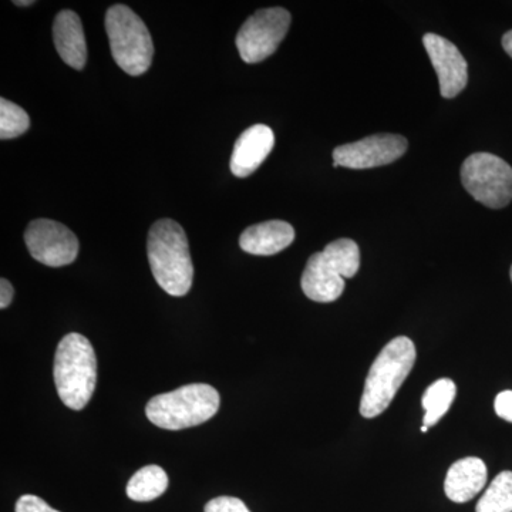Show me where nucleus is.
Wrapping results in <instances>:
<instances>
[{"label": "nucleus", "mask_w": 512, "mask_h": 512, "mask_svg": "<svg viewBox=\"0 0 512 512\" xmlns=\"http://www.w3.org/2000/svg\"><path fill=\"white\" fill-rule=\"evenodd\" d=\"M147 255L154 279L168 295L184 296L190 292L194 266L187 235L178 222H154L148 232Z\"/></svg>", "instance_id": "f257e3e1"}, {"label": "nucleus", "mask_w": 512, "mask_h": 512, "mask_svg": "<svg viewBox=\"0 0 512 512\" xmlns=\"http://www.w3.org/2000/svg\"><path fill=\"white\" fill-rule=\"evenodd\" d=\"M416 359V346L406 336L394 338L384 346L370 367L360 400V414L365 419H375L390 406Z\"/></svg>", "instance_id": "f03ea898"}, {"label": "nucleus", "mask_w": 512, "mask_h": 512, "mask_svg": "<svg viewBox=\"0 0 512 512\" xmlns=\"http://www.w3.org/2000/svg\"><path fill=\"white\" fill-rule=\"evenodd\" d=\"M53 376L64 406L83 410L97 384V359L90 340L80 333L64 336L57 346Z\"/></svg>", "instance_id": "7ed1b4c3"}, {"label": "nucleus", "mask_w": 512, "mask_h": 512, "mask_svg": "<svg viewBox=\"0 0 512 512\" xmlns=\"http://www.w3.org/2000/svg\"><path fill=\"white\" fill-rule=\"evenodd\" d=\"M359 268L360 249L353 239L330 242L309 258L301 279L302 291L311 301L335 302L345 291V279L353 278Z\"/></svg>", "instance_id": "20e7f679"}, {"label": "nucleus", "mask_w": 512, "mask_h": 512, "mask_svg": "<svg viewBox=\"0 0 512 512\" xmlns=\"http://www.w3.org/2000/svg\"><path fill=\"white\" fill-rule=\"evenodd\" d=\"M220 404V393L210 384H187L153 397L147 403L146 416L160 429L184 430L211 420Z\"/></svg>", "instance_id": "39448f33"}, {"label": "nucleus", "mask_w": 512, "mask_h": 512, "mask_svg": "<svg viewBox=\"0 0 512 512\" xmlns=\"http://www.w3.org/2000/svg\"><path fill=\"white\" fill-rule=\"evenodd\" d=\"M106 32L117 66L130 76L150 69L154 43L143 19L128 6L114 5L106 13Z\"/></svg>", "instance_id": "423d86ee"}, {"label": "nucleus", "mask_w": 512, "mask_h": 512, "mask_svg": "<svg viewBox=\"0 0 512 512\" xmlns=\"http://www.w3.org/2000/svg\"><path fill=\"white\" fill-rule=\"evenodd\" d=\"M461 183L474 200L493 210L512 201V167L494 154H471L461 165Z\"/></svg>", "instance_id": "0eeeda50"}, {"label": "nucleus", "mask_w": 512, "mask_h": 512, "mask_svg": "<svg viewBox=\"0 0 512 512\" xmlns=\"http://www.w3.org/2000/svg\"><path fill=\"white\" fill-rule=\"evenodd\" d=\"M291 22V13L284 8L258 10L239 29L237 47L241 59L254 64L274 55Z\"/></svg>", "instance_id": "6e6552de"}, {"label": "nucleus", "mask_w": 512, "mask_h": 512, "mask_svg": "<svg viewBox=\"0 0 512 512\" xmlns=\"http://www.w3.org/2000/svg\"><path fill=\"white\" fill-rule=\"evenodd\" d=\"M26 247L37 262L52 268L73 264L79 255V239L66 225L52 220L30 222Z\"/></svg>", "instance_id": "1a4fd4ad"}, {"label": "nucleus", "mask_w": 512, "mask_h": 512, "mask_svg": "<svg viewBox=\"0 0 512 512\" xmlns=\"http://www.w3.org/2000/svg\"><path fill=\"white\" fill-rule=\"evenodd\" d=\"M406 138L399 134H375L335 148L333 160L335 167L352 168V170H367V168L382 167L392 164L406 154Z\"/></svg>", "instance_id": "9d476101"}, {"label": "nucleus", "mask_w": 512, "mask_h": 512, "mask_svg": "<svg viewBox=\"0 0 512 512\" xmlns=\"http://www.w3.org/2000/svg\"><path fill=\"white\" fill-rule=\"evenodd\" d=\"M423 43L439 77L441 96L444 99H454L467 86L466 59L454 43L434 33L424 35Z\"/></svg>", "instance_id": "9b49d317"}, {"label": "nucleus", "mask_w": 512, "mask_h": 512, "mask_svg": "<svg viewBox=\"0 0 512 512\" xmlns=\"http://www.w3.org/2000/svg\"><path fill=\"white\" fill-rule=\"evenodd\" d=\"M275 146L274 131L265 124L247 128L235 143L231 157V171L235 177L245 178L255 173Z\"/></svg>", "instance_id": "f8f14e48"}, {"label": "nucleus", "mask_w": 512, "mask_h": 512, "mask_svg": "<svg viewBox=\"0 0 512 512\" xmlns=\"http://www.w3.org/2000/svg\"><path fill=\"white\" fill-rule=\"evenodd\" d=\"M487 466L481 458L467 457L458 460L448 470L444 491L448 500L463 504L473 500L487 484Z\"/></svg>", "instance_id": "ddd939ff"}, {"label": "nucleus", "mask_w": 512, "mask_h": 512, "mask_svg": "<svg viewBox=\"0 0 512 512\" xmlns=\"http://www.w3.org/2000/svg\"><path fill=\"white\" fill-rule=\"evenodd\" d=\"M295 229L285 221H266L245 229L239 238V247L251 255L279 254L292 244Z\"/></svg>", "instance_id": "4468645a"}, {"label": "nucleus", "mask_w": 512, "mask_h": 512, "mask_svg": "<svg viewBox=\"0 0 512 512\" xmlns=\"http://www.w3.org/2000/svg\"><path fill=\"white\" fill-rule=\"evenodd\" d=\"M57 53L67 66L82 70L87 62V45L82 20L73 10H62L53 25Z\"/></svg>", "instance_id": "2eb2a0df"}, {"label": "nucleus", "mask_w": 512, "mask_h": 512, "mask_svg": "<svg viewBox=\"0 0 512 512\" xmlns=\"http://www.w3.org/2000/svg\"><path fill=\"white\" fill-rule=\"evenodd\" d=\"M168 476L160 466H147L138 470L127 484V495L137 503L157 500L167 491Z\"/></svg>", "instance_id": "dca6fc26"}, {"label": "nucleus", "mask_w": 512, "mask_h": 512, "mask_svg": "<svg viewBox=\"0 0 512 512\" xmlns=\"http://www.w3.org/2000/svg\"><path fill=\"white\" fill-rule=\"evenodd\" d=\"M456 394V383L451 379H440L431 384L421 399L424 412H426L423 419L424 426H436L441 417L450 410L451 404L456 399Z\"/></svg>", "instance_id": "f3484780"}, {"label": "nucleus", "mask_w": 512, "mask_h": 512, "mask_svg": "<svg viewBox=\"0 0 512 512\" xmlns=\"http://www.w3.org/2000/svg\"><path fill=\"white\" fill-rule=\"evenodd\" d=\"M476 512H512V471H503L488 485Z\"/></svg>", "instance_id": "a211bd4d"}, {"label": "nucleus", "mask_w": 512, "mask_h": 512, "mask_svg": "<svg viewBox=\"0 0 512 512\" xmlns=\"http://www.w3.org/2000/svg\"><path fill=\"white\" fill-rule=\"evenodd\" d=\"M30 127L28 113L3 97L0 100V138L10 140L25 134Z\"/></svg>", "instance_id": "6ab92c4d"}, {"label": "nucleus", "mask_w": 512, "mask_h": 512, "mask_svg": "<svg viewBox=\"0 0 512 512\" xmlns=\"http://www.w3.org/2000/svg\"><path fill=\"white\" fill-rule=\"evenodd\" d=\"M204 512H251L244 501L235 497H217L207 503Z\"/></svg>", "instance_id": "aec40b11"}, {"label": "nucleus", "mask_w": 512, "mask_h": 512, "mask_svg": "<svg viewBox=\"0 0 512 512\" xmlns=\"http://www.w3.org/2000/svg\"><path fill=\"white\" fill-rule=\"evenodd\" d=\"M15 512H60L50 507L45 500L36 495H22L16 503Z\"/></svg>", "instance_id": "412c9836"}, {"label": "nucleus", "mask_w": 512, "mask_h": 512, "mask_svg": "<svg viewBox=\"0 0 512 512\" xmlns=\"http://www.w3.org/2000/svg\"><path fill=\"white\" fill-rule=\"evenodd\" d=\"M495 413L501 419L512 423V392L511 390H505L497 394L494 402Z\"/></svg>", "instance_id": "4be33fe9"}, {"label": "nucleus", "mask_w": 512, "mask_h": 512, "mask_svg": "<svg viewBox=\"0 0 512 512\" xmlns=\"http://www.w3.org/2000/svg\"><path fill=\"white\" fill-rule=\"evenodd\" d=\"M13 296H15V289L8 279L0 281V308L6 309L12 303Z\"/></svg>", "instance_id": "5701e85b"}, {"label": "nucleus", "mask_w": 512, "mask_h": 512, "mask_svg": "<svg viewBox=\"0 0 512 512\" xmlns=\"http://www.w3.org/2000/svg\"><path fill=\"white\" fill-rule=\"evenodd\" d=\"M503 47L507 55L512 57V30L503 36Z\"/></svg>", "instance_id": "b1692460"}, {"label": "nucleus", "mask_w": 512, "mask_h": 512, "mask_svg": "<svg viewBox=\"0 0 512 512\" xmlns=\"http://www.w3.org/2000/svg\"><path fill=\"white\" fill-rule=\"evenodd\" d=\"M33 3H35V2H32V0H25V2H20V0L18 2V0H16L15 5L16 6H30V5H33Z\"/></svg>", "instance_id": "393cba45"}, {"label": "nucleus", "mask_w": 512, "mask_h": 512, "mask_svg": "<svg viewBox=\"0 0 512 512\" xmlns=\"http://www.w3.org/2000/svg\"><path fill=\"white\" fill-rule=\"evenodd\" d=\"M427 430H429V427H426V426L421 427V433H427Z\"/></svg>", "instance_id": "a878e982"}, {"label": "nucleus", "mask_w": 512, "mask_h": 512, "mask_svg": "<svg viewBox=\"0 0 512 512\" xmlns=\"http://www.w3.org/2000/svg\"><path fill=\"white\" fill-rule=\"evenodd\" d=\"M510 275H511V281H512V266H511Z\"/></svg>", "instance_id": "bb28decb"}]
</instances>
